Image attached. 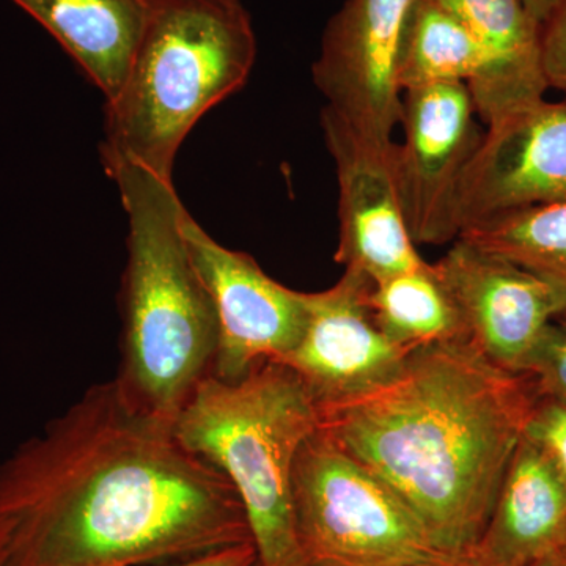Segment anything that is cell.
<instances>
[{
  "mask_svg": "<svg viewBox=\"0 0 566 566\" xmlns=\"http://www.w3.org/2000/svg\"><path fill=\"white\" fill-rule=\"evenodd\" d=\"M6 566H155L252 543L221 471L118 379L0 463Z\"/></svg>",
  "mask_w": 566,
  "mask_h": 566,
  "instance_id": "cell-1",
  "label": "cell"
},
{
  "mask_svg": "<svg viewBox=\"0 0 566 566\" xmlns=\"http://www.w3.org/2000/svg\"><path fill=\"white\" fill-rule=\"evenodd\" d=\"M536 400L468 338L412 349L392 382L319 411V430L374 472L450 557L474 549Z\"/></svg>",
  "mask_w": 566,
  "mask_h": 566,
  "instance_id": "cell-2",
  "label": "cell"
},
{
  "mask_svg": "<svg viewBox=\"0 0 566 566\" xmlns=\"http://www.w3.org/2000/svg\"><path fill=\"white\" fill-rule=\"evenodd\" d=\"M109 177L128 218L117 379L137 405L175 422L212 375L214 305L182 238L186 208L174 181L140 166L118 167Z\"/></svg>",
  "mask_w": 566,
  "mask_h": 566,
  "instance_id": "cell-3",
  "label": "cell"
},
{
  "mask_svg": "<svg viewBox=\"0 0 566 566\" xmlns=\"http://www.w3.org/2000/svg\"><path fill=\"white\" fill-rule=\"evenodd\" d=\"M255 57L240 0H151L126 80L106 102L107 175L140 166L174 181L182 142L211 107L243 88Z\"/></svg>",
  "mask_w": 566,
  "mask_h": 566,
  "instance_id": "cell-4",
  "label": "cell"
},
{
  "mask_svg": "<svg viewBox=\"0 0 566 566\" xmlns=\"http://www.w3.org/2000/svg\"><path fill=\"white\" fill-rule=\"evenodd\" d=\"M182 444L221 471L243 505L259 566H305L294 521L293 471L319 411L285 365L237 382L208 376L174 422Z\"/></svg>",
  "mask_w": 566,
  "mask_h": 566,
  "instance_id": "cell-5",
  "label": "cell"
},
{
  "mask_svg": "<svg viewBox=\"0 0 566 566\" xmlns=\"http://www.w3.org/2000/svg\"><path fill=\"white\" fill-rule=\"evenodd\" d=\"M294 521L305 566H439L452 560L408 505L324 431L297 453Z\"/></svg>",
  "mask_w": 566,
  "mask_h": 566,
  "instance_id": "cell-6",
  "label": "cell"
},
{
  "mask_svg": "<svg viewBox=\"0 0 566 566\" xmlns=\"http://www.w3.org/2000/svg\"><path fill=\"white\" fill-rule=\"evenodd\" d=\"M181 233L218 318L212 376L237 382L292 352L307 318L305 293L274 281L249 253L212 240L188 210Z\"/></svg>",
  "mask_w": 566,
  "mask_h": 566,
  "instance_id": "cell-7",
  "label": "cell"
},
{
  "mask_svg": "<svg viewBox=\"0 0 566 566\" xmlns=\"http://www.w3.org/2000/svg\"><path fill=\"white\" fill-rule=\"evenodd\" d=\"M476 115L464 82L422 85L401 95L405 140L395 150V177L416 244L458 240L453 197L486 132Z\"/></svg>",
  "mask_w": 566,
  "mask_h": 566,
  "instance_id": "cell-8",
  "label": "cell"
},
{
  "mask_svg": "<svg viewBox=\"0 0 566 566\" xmlns=\"http://www.w3.org/2000/svg\"><path fill=\"white\" fill-rule=\"evenodd\" d=\"M375 282L345 270L340 281L305 293L307 318L296 346L279 363L303 382L318 411L348 403L392 382L411 352L379 329L370 307Z\"/></svg>",
  "mask_w": 566,
  "mask_h": 566,
  "instance_id": "cell-9",
  "label": "cell"
},
{
  "mask_svg": "<svg viewBox=\"0 0 566 566\" xmlns=\"http://www.w3.org/2000/svg\"><path fill=\"white\" fill-rule=\"evenodd\" d=\"M465 337L491 364L526 375L546 327L566 314V294L504 256L464 240L434 263Z\"/></svg>",
  "mask_w": 566,
  "mask_h": 566,
  "instance_id": "cell-10",
  "label": "cell"
},
{
  "mask_svg": "<svg viewBox=\"0 0 566 566\" xmlns=\"http://www.w3.org/2000/svg\"><path fill=\"white\" fill-rule=\"evenodd\" d=\"M416 0H346L327 22L312 74L326 107L367 139L390 144L400 125L398 52Z\"/></svg>",
  "mask_w": 566,
  "mask_h": 566,
  "instance_id": "cell-11",
  "label": "cell"
},
{
  "mask_svg": "<svg viewBox=\"0 0 566 566\" xmlns=\"http://www.w3.org/2000/svg\"><path fill=\"white\" fill-rule=\"evenodd\" d=\"M322 128L338 182L335 262L375 283L427 263L417 252L398 196L397 144L367 139L329 107L322 111Z\"/></svg>",
  "mask_w": 566,
  "mask_h": 566,
  "instance_id": "cell-12",
  "label": "cell"
},
{
  "mask_svg": "<svg viewBox=\"0 0 566 566\" xmlns=\"http://www.w3.org/2000/svg\"><path fill=\"white\" fill-rule=\"evenodd\" d=\"M566 203V99H546L494 125L458 182L452 221L468 227L504 212Z\"/></svg>",
  "mask_w": 566,
  "mask_h": 566,
  "instance_id": "cell-13",
  "label": "cell"
},
{
  "mask_svg": "<svg viewBox=\"0 0 566 566\" xmlns=\"http://www.w3.org/2000/svg\"><path fill=\"white\" fill-rule=\"evenodd\" d=\"M566 527V480L526 436L469 557L480 566H527L557 549Z\"/></svg>",
  "mask_w": 566,
  "mask_h": 566,
  "instance_id": "cell-14",
  "label": "cell"
},
{
  "mask_svg": "<svg viewBox=\"0 0 566 566\" xmlns=\"http://www.w3.org/2000/svg\"><path fill=\"white\" fill-rule=\"evenodd\" d=\"M434 2L463 22L485 52V71L469 91L486 126L545 99L542 28L521 0Z\"/></svg>",
  "mask_w": 566,
  "mask_h": 566,
  "instance_id": "cell-15",
  "label": "cell"
},
{
  "mask_svg": "<svg viewBox=\"0 0 566 566\" xmlns=\"http://www.w3.org/2000/svg\"><path fill=\"white\" fill-rule=\"evenodd\" d=\"M69 52L85 76L114 98L139 46L151 0H13Z\"/></svg>",
  "mask_w": 566,
  "mask_h": 566,
  "instance_id": "cell-16",
  "label": "cell"
},
{
  "mask_svg": "<svg viewBox=\"0 0 566 566\" xmlns=\"http://www.w3.org/2000/svg\"><path fill=\"white\" fill-rule=\"evenodd\" d=\"M485 65V52L463 22L434 0H416L395 71L401 95L409 88L447 82H464L472 87Z\"/></svg>",
  "mask_w": 566,
  "mask_h": 566,
  "instance_id": "cell-17",
  "label": "cell"
},
{
  "mask_svg": "<svg viewBox=\"0 0 566 566\" xmlns=\"http://www.w3.org/2000/svg\"><path fill=\"white\" fill-rule=\"evenodd\" d=\"M368 301L381 333L405 352L468 338L434 264L376 282Z\"/></svg>",
  "mask_w": 566,
  "mask_h": 566,
  "instance_id": "cell-18",
  "label": "cell"
},
{
  "mask_svg": "<svg viewBox=\"0 0 566 566\" xmlns=\"http://www.w3.org/2000/svg\"><path fill=\"white\" fill-rule=\"evenodd\" d=\"M458 240L504 256L566 294V203L491 216Z\"/></svg>",
  "mask_w": 566,
  "mask_h": 566,
  "instance_id": "cell-19",
  "label": "cell"
},
{
  "mask_svg": "<svg viewBox=\"0 0 566 566\" xmlns=\"http://www.w3.org/2000/svg\"><path fill=\"white\" fill-rule=\"evenodd\" d=\"M524 378L538 397L566 405V314L546 327Z\"/></svg>",
  "mask_w": 566,
  "mask_h": 566,
  "instance_id": "cell-20",
  "label": "cell"
},
{
  "mask_svg": "<svg viewBox=\"0 0 566 566\" xmlns=\"http://www.w3.org/2000/svg\"><path fill=\"white\" fill-rule=\"evenodd\" d=\"M524 436L549 457L566 480V405L536 395Z\"/></svg>",
  "mask_w": 566,
  "mask_h": 566,
  "instance_id": "cell-21",
  "label": "cell"
},
{
  "mask_svg": "<svg viewBox=\"0 0 566 566\" xmlns=\"http://www.w3.org/2000/svg\"><path fill=\"white\" fill-rule=\"evenodd\" d=\"M547 87L566 92V0L558 3L539 33Z\"/></svg>",
  "mask_w": 566,
  "mask_h": 566,
  "instance_id": "cell-22",
  "label": "cell"
},
{
  "mask_svg": "<svg viewBox=\"0 0 566 566\" xmlns=\"http://www.w3.org/2000/svg\"><path fill=\"white\" fill-rule=\"evenodd\" d=\"M259 562L256 549L253 543H243V545L223 547V549L212 551L188 558V560L174 562V564L155 566H253Z\"/></svg>",
  "mask_w": 566,
  "mask_h": 566,
  "instance_id": "cell-23",
  "label": "cell"
},
{
  "mask_svg": "<svg viewBox=\"0 0 566 566\" xmlns=\"http://www.w3.org/2000/svg\"><path fill=\"white\" fill-rule=\"evenodd\" d=\"M532 20L542 28L562 0H521Z\"/></svg>",
  "mask_w": 566,
  "mask_h": 566,
  "instance_id": "cell-24",
  "label": "cell"
},
{
  "mask_svg": "<svg viewBox=\"0 0 566 566\" xmlns=\"http://www.w3.org/2000/svg\"><path fill=\"white\" fill-rule=\"evenodd\" d=\"M527 566H566V547L560 546Z\"/></svg>",
  "mask_w": 566,
  "mask_h": 566,
  "instance_id": "cell-25",
  "label": "cell"
},
{
  "mask_svg": "<svg viewBox=\"0 0 566 566\" xmlns=\"http://www.w3.org/2000/svg\"><path fill=\"white\" fill-rule=\"evenodd\" d=\"M439 566H480L476 565L474 560H471L469 557H458L452 558V560L446 562V564Z\"/></svg>",
  "mask_w": 566,
  "mask_h": 566,
  "instance_id": "cell-26",
  "label": "cell"
},
{
  "mask_svg": "<svg viewBox=\"0 0 566 566\" xmlns=\"http://www.w3.org/2000/svg\"><path fill=\"white\" fill-rule=\"evenodd\" d=\"M0 566H6V549H3L2 528H0Z\"/></svg>",
  "mask_w": 566,
  "mask_h": 566,
  "instance_id": "cell-27",
  "label": "cell"
},
{
  "mask_svg": "<svg viewBox=\"0 0 566 566\" xmlns=\"http://www.w3.org/2000/svg\"><path fill=\"white\" fill-rule=\"evenodd\" d=\"M560 546H565L566 547V527H565L564 536H562ZM560 546H558V547H560Z\"/></svg>",
  "mask_w": 566,
  "mask_h": 566,
  "instance_id": "cell-28",
  "label": "cell"
},
{
  "mask_svg": "<svg viewBox=\"0 0 566 566\" xmlns=\"http://www.w3.org/2000/svg\"><path fill=\"white\" fill-rule=\"evenodd\" d=\"M253 566H259V562H256V565H253Z\"/></svg>",
  "mask_w": 566,
  "mask_h": 566,
  "instance_id": "cell-29",
  "label": "cell"
}]
</instances>
